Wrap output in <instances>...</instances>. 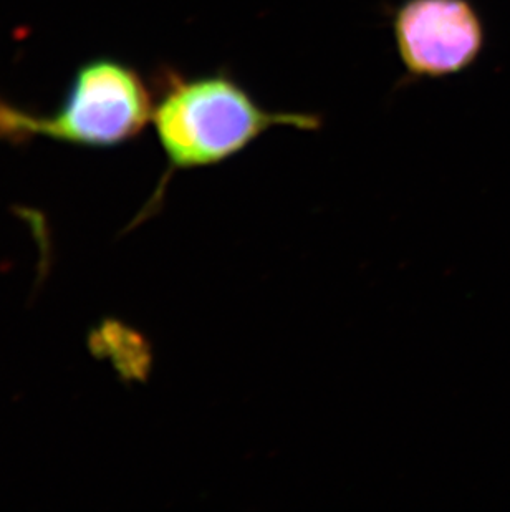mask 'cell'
Returning a JSON list of instances; mask_svg holds the SVG:
<instances>
[{
    "mask_svg": "<svg viewBox=\"0 0 510 512\" xmlns=\"http://www.w3.org/2000/svg\"><path fill=\"white\" fill-rule=\"evenodd\" d=\"M156 80L151 123L166 156V173L154 198H159L174 173L221 165L275 126L304 131L322 126V118L315 113L262 107L231 73L184 77L163 68Z\"/></svg>",
    "mask_w": 510,
    "mask_h": 512,
    "instance_id": "6da1fadb",
    "label": "cell"
},
{
    "mask_svg": "<svg viewBox=\"0 0 510 512\" xmlns=\"http://www.w3.org/2000/svg\"><path fill=\"white\" fill-rule=\"evenodd\" d=\"M153 92L130 63L111 55L83 62L55 110L37 113L0 97V140L47 138L82 148H115L136 140L153 120Z\"/></svg>",
    "mask_w": 510,
    "mask_h": 512,
    "instance_id": "7a4b0ae2",
    "label": "cell"
},
{
    "mask_svg": "<svg viewBox=\"0 0 510 512\" xmlns=\"http://www.w3.org/2000/svg\"><path fill=\"white\" fill-rule=\"evenodd\" d=\"M391 27L401 63L413 78L464 72L486 45L484 22L471 0H403Z\"/></svg>",
    "mask_w": 510,
    "mask_h": 512,
    "instance_id": "3957f363",
    "label": "cell"
}]
</instances>
